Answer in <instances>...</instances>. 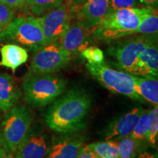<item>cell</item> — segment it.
<instances>
[{
	"instance_id": "cell-1",
	"label": "cell",
	"mask_w": 158,
	"mask_h": 158,
	"mask_svg": "<svg viewBox=\"0 0 158 158\" xmlns=\"http://www.w3.org/2000/svg\"><path fill=\"white\" fill-rule=\"evenodd\" d=\"M92 104V97L87 91L79 87L70 89L46 110L45 124L57 133H76L86 126Z\"/></svg>"
},
{
	"instance_id": "cell-2",
	"label": "cell",
	"mask_w": 158,
	"mask_h": 158,
	"mask_svg": "<svg viewBox=\"0 0 158 158\" xmlns=\"http://www.w3.org/2000/svg\"><path fill=\"white\" fill-rule=\"evenodd\" d=\"M155 10L157 9L147 7L118 10L108 14L94 27L92 36L98 40L110 43L135 34L141 20Z\"/></svg>"
},
{
	"instance_id": "cell-3",
	"label": "cell",
	"mask_w": 158,
	"mask_h": 158,
	"mask_svg": "<svg viewBox=\"0 0 158 158\" xmlns=\"http://www.w3.org/2000/svg\"><path fill=\"white\" fill-rule=\"evenodd\" d=\"M66 85V79L56 73L35 75L27 73L22 83L23 99L33 108L45 107L64 92Z\"/></svg>"
},
{
	"instance_id": "cell-4",
	"label": "cell",
	"mask_w": 158,
	"mask_h": 158,
	"mask_svg": "<svg viewBox=\"0 0 158 158\" xmlns=\"http://www.w3.org/2000/svg\"><path fill=\"white\" fill-rule=\"evenodd\" d=\"M157 42V34H133L108 43L106 52L114 59L118 70L133 74L140 54L152 43Z\"/></svg>"
},
{
	"instance_id": "cell-5",
	"label": "cell",
	"mask_w": 158,
	"mask_h": 158,
	"mask_svg": "<svg viewBox=\"0 0 158 158\" xmlns=\"http://www.w3.org/2000/svg\"><path fill=\"white\" fill-rule=\"evenodd\" d=\"M0 43H11L37 52L45 45L37 18L21 16L15 19L0 33Z\"/></svg>"
},
{
	"instance_id": "cell-6",
	"label": "cell",
	"mask_w": 158,
	"mask_h": 158,
	"mask_svg": "<svg viewBox=\"0 0 158 158\" xmlns=\"http://www.w3.org/2000/svg\"><path fill=\"white\" fill-rule=\"evenodd\" d=\"M33 122L32 112L23 105L7 112L0 126V141L7 154H14Z\"/></svg>"
},
{
	"instance_id": "cell-7",
	"label": "cell",
	"mask_w": 158,
	"mask_h": 158,
	"mask_svg": "<svg viewBox=\"0 0 158 158\" xmlns=\"http://www.w3.org/2000/svg\"><path fill=\"white\" fill-rule=\"evenodd\" d=\"M86 67L89 73L110 92L122 94L142 103L147 102L136 93L133 74L110 68L105 62L102 64L87 62Z\"/></svg>"
},
{
	"instance_id": "cell-8",
	"label": "cell",
	"mask_w": 158,
	"mask_h": 158,
	"mask_svg": "<svg viewBox=\"0 0 158 158\" xmlns=\"http://www.w3.org/2000/svg\"><path fill=\"white\" fill-rule=\"evenodd\" d=\"M71 57L58 42L49 43L35 53L28 73L35 75L56 73L69 64Z\"/></svg>"
},
{
	"instance_id": "cell-9",
	"label": "cell",
	"mask_w": 158,
	"mask_h": 158,
	"mask_svg": "<svg viewBox=\"0 0 158 158\" xmlns=\"http://www.w3.org/2000/svg\"><path fill=\"white\" fill-rule=\"evenodd\" d=\"M74 16V7L63 2L56 8L37 18L42 29L44 45L58 42L70 27Z\"/></svg>"
},
{
	"instance_id": "cell-10",
	"label": "cell",
	"mask_w": 158,
	"mask_h": 158,
	"mask_svg": "<svg viewBox=\"0 0 158 158\" xmlns=\"http://www.w3.org/2000/svg\"><path fill=\"white\" fill-rule=\"evenodd\" d=\"M50 144V138L43 128L31 124L14 154L17 158H45Z\"/></svg>"
},
{
	"instance_id": "cell-11",
	"label": "cell",
	"mask_w": 158,
	"mask_h": 158,
	"mask_svg": "<svg viewBox=\"0 0 158 158\" xmlns=\"http://www.w3.org/2000/svg\"><path fill=\"white\" fill-rule=\"evenodd\" d=\"M85 145V138L70 133L54 138L45 158H77Z\"/></svg>"
},
{
	"instance_id": "cell-12",
	"label": "cell",
	"mask_w": 158,
	"mask_h": 158,
	"mask_svg": "<svg viewBox=\"0 0 158 158\" xmlns=\"http://www.w3.org/2000/svg\"><path fill=\"white\" fill-rule=\"evenodd\" d=\"M109 0H87L81 5L74 7V16L88 29L94 27L108 15Z\"/></svg>"
},
{
	"instance_id": "cell-13",
	"label": "cell",
	"mask_w": 158,
	"mask_h": 158,
	"mask_svg": "<svg viewBox=\"0 0 158 158\" xmlns=\"http://www.w3.org/2000/svg\"><path fill=\"white\" fill-rule=\"evenodd\" d=\"M91 29L76 21L70 25L58 43L63 48L68 51L71 56L81 53L87 47L89 42Z\"/></svg>"
},
{
	"instance_id": "cell-14",
	"label": "cell",
	"mask_w": 158,
	"mask_h": 158,
	"mask_svg": "<svg viewBox=\"0 0 158 158\" xmlns=\"http://www.w3.org/2000/svg\"><path fill=\"white\" fill-rule=\"evenodd\" d=\"M143 110V108L138 106L112 121L103 131L105 140L118 139L131 135Z\"/></svg>"
},
{
	"instance_id": "cell-15",
	"label": "cell",
	"mask_w": 158,
	"mask_h": 158,
	"mask_svg": "<svg viewBox=\"0 0 158 158\" xmlns=\"http://www.w3.org/2000/svg\"><path fill=\"white\" fill-rule=\"evenodd\" d=\"M134 76H158V46L157 42L148 45L142 51L136 63Z\"/></svg>"
},
{
	"instance_id": "cell-16",
	"label": "cell",
	"mask_w": 158,
	"mask_h": 158,
	"mask_svg": "<svg viewBox=\"0 0 158 158\" xmlns=\"http://www.w3.org/2000/svg\"><path fill=\"white\" fill-rule=\"evenodd\" d=\"M21 92L13 77L7 73H0V110L7 112L15 106L21 98Z\"/></svg>"
},
{
	"instance_id": "cell-17",
	"label": "cell",
	"mask_w": 158,
	"mask_h": 158,
	"mask_svg": "<svg viewBox=\"0 0 158 158\" xmlns=\"http://www.w3.org/2000/svg\"><path fill=\"white\" fill-rule=\"evenodd\" d=\"M0 66L11 69L13 73L19 67L27 62L29 58L27 49L13 43L2 45L0 48Z\"/></svg>"
},
{
	"instance_id": "cell-18",
	"label": "cell",
	"mask_w": 158,
	"mask_h": 158,
	"mask_svg": "<svg viewBox=\"0 0 158 158\" xmlns=\"http://www.w3.org/2000/svg\"><path fill=\"white\" fill-rule=\"evenodd\" d=\"M136 93L146 102L156 106L158 104V78L157 76H134Z\"/></svg>"
},
{
	"instance_id": "cell-19",
	"label": "cell",
	"mask_w": 158,
	"mask_h": 158,
	"mask_svg": "<svg viewBox=\"0 0 158 158\" xmlns=\"http://www.w3.org/2000/svg\"><path fill=\"white\" fill-rule=\"evenodd\" d=\"M114 140L117 143L118 158H136L146 149V142L138 141L131 135Z\"/></svg>"
},
{
	"instance_id": "cell-20",
	"label": "cell",
	"mask_w": 158,
	"mask_h": 158,
	"mask_svg": "<svg viewBox=\"0 0 158 158\" xmlns=\"http://www.w3.org/2000/svg\"><path fill=\"white\" fill-rule=\"evenodd\" d=\"M85 147L99 158H118L117 143L114 139L85 144Z\"/></svg>"
},
{
	"instance_id": "cell-21",
	"label": "cell",
	"mask_w": 158,
	"mask_h": 158,
	"mask_svg": "<svg viewBox=\"0 0 158 158\" xmlns=\"http://www.w3.org/2000/svg\"><path fill=\"white\" fill-rule=\"evenodd\" d=\"M64 0H24V5L37 17L56 8Z\"/></svg>"
},
{
	"instance_id": "cell-22",
	"label": "cell",
	"mask_w": 158,
	"mask_h": 158,
	"mask_svg": "<svg viewBox=\"0 0 158 158\" xmlns=\"http://www.w3.org/2000/svg\"><path fill=\"white\" fill-rule=\"evenodd\" d=\"M150 122H151V117H150L149 110L143 109L138 118V121L134 128L133 133L130 135L138 141L147 143V137Z\"/></svg>"
},
{
	"instance_id": "cell-23",
	"label": "cell",
	"mask_w": 158,
	"mask_h": 158,
	"mask_svg": "<svg viewBox=\"0 0 158 158\" xmlns=\"http://www.w3.org/2000/svg\"><path fill=\"white\" fill-rule=\"evenodd\" d=\"M158 15L157 10L150 13L141 20L135 34H157Z\"/></svg>"
},
{
	"instance_id": "cell-24",
	"label": "cell",
	"mask_w": 158,
	"mask_h": 158,
	"mask_svg": "<svg viewBox=\"0 0 158 158\" xmlns=\"http://www.w3.org/2000/svg\"><path fill=\"white\" fill-rule=\"evenodd\" d=\"M151 122L148 130L147 143L152 147H155L158 138V107L156 106L149 110Z\"/></svg>"
},
{
	"instance_id": "cell-25",
	"label": "cell",
	"mask_w": 158,
	"mask_h": 158,
	"mask_svg": "<svg viewBox=\"0 0 158 158\" xmlns=\"http://www.w3.org/2000/svg\"><path fill=\"white\" fill-rule=\"evenodd\" d=\"M81 54L90 64H102L105 62L104 53L98 47L87 46L81 52Z\"/></svg>"
},
{
	"instance_id": "cell-26",
	"label": "cell",
	"mask_w": 158,
	"mask_h": 158,
	"mask_svg": "<svg viewBox=\"0 0 158 158\" xmlns=\"http://www.w3.org/2000/svg\"><path fill=\"white\" fill-rule=\"evenodd\" d=\"M141 5L139 0H109L108 14L118 10L139 7Z\"/></svg>"
},
{
	"instance_id": "cell-27",
	"label": "cell",
	"mask_w": 158,
	"mask_h": 158,
	"mask_svg": "<svg viewBox=\"0 0 158 158\" xmlns=\"http://www.w3.org/2000/svg\"><path fill=\"white\" fill-rule=\"evenodd\" d=\"M15 19L13 9L0 3V33Z\"/></svg>"
},
{
	"instance_id": "cell-28",
	"label": "cell",
	"mask_w": 158,
	"mask_h": 158,
	"mask_svg": "<svg viewBox=\"0 0 158 158\" xmlns=\"http://www.w3.org/2000/svg\"><path fill=\"white\" fill-rule=\"evenodd\" d=\"M0 3L3 4L10 8L15 10L24 5V0H0Z\"/></svg>"
},
{
	"instance_id": "cell-29",
	"label": "cell",
	"mask_w": 158,
	"mask_h": 158,
	"mask_svg": "<svg viewBox=\"0 0 158 158\" xmlns=\"http://www.w3.org/2000/svg\"><path fill=\"white\" fill-rule=\"evenodd\" d=\"M77 158H99L97 157L95 155H94L92 152L86 149L85 145L83 147L81 151L80 154H79L78 157Z\"/></svg>"
},
{
	"instance_id": "cell-30",
	"label": "cell",
	"mask_w": 158,
	"mask_h": 158,
	"mask_svg": "<svg viewBox=\"0 0 158 158\" xmlns=\"http://www.w3.org/2000/svg\"><path fill=\"white\" fill-rule=\"evenodd\" d=\"M139 1L142 5H144V7L157 10L158 0H139Z\"/></svg>"
},
{
	"instance_id": "cell-31",
	"label": "cell",
	"mask_w": 158,
	"mask_h": 158,
	"mask_svg": "<svg viewBox=\"0 0 158 158\" xmlns=\"http://www.w3.org/2000/svg\"><path fill=\"white\" fill-rule=\"evenodd\" d=\"M136 158H157V153H151L148 152H143L138 155Z\"/></svg>"
},
{
	"instance_id": "cell-32",
	"label": "cell",
	"mask_w": 158,
	"mask_h": 158,
	"mask_svg": "<svg viewBox=\"0 0 158 158\" xmlns=\"http://www.w3.org/2000/svg\"><path fill=\"white\" fill-rule=\"evenodd\" d=\"M68 1L70 2V3L73 6V7H78V6L84 4L85 2L87 1V0H68Z\"/></svg>"
},
{
	"instance_id": "cell-33",
	"label": "cell",
	"mask_w": 158,
	"mask_h": 158,
	"mask_svg": "<svg viewBox=\"0 0 158 158\" xmlns=\"http://www.w3.org/2000/svg\"><path fill=\"white\" fill-rule=\"evenodd\" d=\"M6 155H7V152H6L5 148L0 141V158H3Z\"/></svg>"
},
{
	"instance_id": "cell-34",
	"label": "cell",
	"mask_w": 158,
	"mask_h": 158,
	"mask_svg": "<svg viewBox=\"0 0 158 158\" xmlns=\"http://www.w3.org/2000/svg\"><path fill=\"white\" fill-rule=\"evenodd\" d=\"M3 158H17L15 157V154H7Z\"/></svg>"
}]
</instances>
